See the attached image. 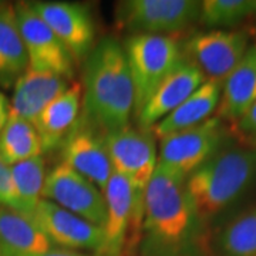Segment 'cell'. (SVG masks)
<instances>
[{"mask_svg": "<svg viewBox=\"0 0 256 256\" xmlns=\"http://www.w3.org/2000/svg\"><path fill=\"white\" fill-rule=\"evenodd\" d=\"M82 124L100 134L130 127L136 94L124 46L104 37L86 57Z\"/></svg>", "mask_w": 256, "mask_h": 256, "instance_id": "obj_1", "label": "cell"}, {"mask_svg": "<svg viewBox=\"0 0 256 256\" xmlns=\"http://www.w3.org/2000/svg\"><path fill=\"white\" fill-rule=\"evenodd\" d=\"M186 178L158 164L142 205V250L146 256H178L191 246L201 220L185 185Z\"/></svg>", "mask_w": 256, "mask_h": 256, "instance_id": "obj_2", "label": "cell"}, {"mask_svg": "<svg viewBox=\"0 0 256 256\" xmlns=\"http://www.w3.org/2000/svg\"><path fill=\"white\" fill-rule=\"evenodd\" d=\"M256 180V148L220 151L186 176V191L202 222L238 200Z\"/></svg>", "mask_w": 256, "mask_h": 256, "instance_id": "obj_3", "label": "cell"}, {"mask_svg": "<svg viewBox=\"0 0 256 256\" xmlns=\"http://www.w3.org/2000/svg\"><path fill=\"white\" fill-rule=\"evenodd\" d=\"M134 84L136 117L154 94L156 87L182 60L178 43L171 36H130L124 44Z\"/></svg>", "mask_w": 256, "mask_h": 256, "instance_id": "obj_4", "label": "cell"}, {"mask_svg": "<svg viewBox=\"0 0 256 256\" xmlns=\"http://www.w3.org/2000/svg\"><path fill=\"white\" fill-rule=\"evenodd\" d=\"M102 138L108 151L112 171L121 175L131 185L138 218L142 220L144 194L158 166L154 134L151 130L127 127L104 134Z\"/></svg>", "mask_w": 256, "mask_h": 256, "instance_id": "obj_5", "label": "cell"}, {"mask_svg": "<svg viewBox=\"0 0 256 256\" xmlns=\"http://www.w3.org/2000/svg\"><path fill=\"white\" fill-rule=\"evenodd\" d=\"M196 0H126L116 6V20L134 34L170 36L200 20Z\"/></svg>", "mask_w": 256, "mask_h": 256, "instance_id": "obj_6", "label": "cell"}, {"mask_svg": "<svg viewBox=\"0 0 256 256\" xmlns=\"http://www.w3.org/2000/svg\"><path fill=\"white\" fill-rule=\"evenodd\" d=\"M225 128L220 117H210L196 127L188 128L160 142L158 164L165 165L185 178L220 151Z\"/></svg>", "mask_w": 256, "mask_h": 256, "instance_id": "obj_7", "label": "cell"}, {"mask_svg": "<svg viewBox=\"0 0 256 256\" xmlns=\"http://www.w3.org/2000/svg\"><path fill=\"white\" fill-rule=\"evenodd\" d=\"M42 200L54 202L63 210L102 228L107 215L104 192L64 162L46 175Z\"/></svg>", "mask_w": 256, "mask_h": 256, "instance_id": "obj_8", "label": "cell"}, {"mask_svg": "<svg viewBox=\"0 0 256 256\" xmlns=\"http://www.w3.org/2000/svg\"><path fill=\"white\" fill-rule=\"evenodd\" d=\"M20 34L28 58V68L58 74L67 80L74 76V58L63 43L30 6L18 3L14 6Z\"/></svg>", "mask_w": 256, "mask_h": 256, "instance_id": "obj_9", "label": "cell"}, {"mask_svg": "<svg viewBox=\"0 0 256 256\" xmlns=\"http://www.w3.org/2000/svg\"><path fill=\"white\" fill-rule=\"evenodd\" d=\"M249 48L244 30H208L196 33L186 43V54L206 80L222 82L238 66Z\"/></svg>", "mask_w": 256, "mask_h": 256, "instance_id": "obj_10", "label": "cell"}, {"mask_svg": "<svg viewBox=\"0 0 256 256\" xmlns=\"http://www.w3.org/2000/svg\"><path fill=\"white\" fill-rule=\"evenodd\" d=\"M30 6L66 48L80 62L96 44V28L88 9L72 2H33Z\"/></svg>", "mask_w": 256, "mask_h": 256, "instance_id": "obj_11", "label": "cell"}, {"mask_svg": "<svg viewBox=\"0 0 256 256\" xmlns=\"http://www.w3.org/2000/svg\"><path fill=\"white\" fill-rule=\"evenodd\" d=\"M32 218L53 245L70 250H92L98 254L102 245V228L82 220L54 202L42 200Z\"/></svg>", "mask_w": 256, "mask_h": 256, "instance_id": "obj_12", "label": "cell"}, {"mask_svg": "<svg viewBox=\"0 0 256 256\" xmlns=\"http://www.w3.org/2000/svg\"><path fill=\"white\" fill-rule=\"evenodd\" d=\"M107 215L102 225V245L97 256H122L131 226H140L136 198L131 185L118 174H112L104 190Z\"/></svg>", "mask_w": 256, "mask_h": 256, "instance_id": "obj_13", "label": "cell"}, {"mask_svg": "<svg viewBox=\"0 0 256 256\" xmlns=\"http://www.w3.org/2000/svg\"><path fill=\"white\" fill-rule=\"evenodd\" d=\"M205 82L206 77L200 67L184 56L180 64L165 77L142 110L138 112L137 121L140 128L151 130L156 122L178 108Z\"/></svg>", "mask_w": 256, "mask_h": 256, "instance_id": "obj_14", "label": "cell"}, {"mask_svg": "<svg viewBox=\"0 0 256 256\" xmlns=\"http://www.w3.org/2000/svg\"><path fill=\"white\" fill-rule=\"evenodd\" d=\"M63 162L104 192L114 174L102 134L78 120L63 144Z\"/></svg>", "mask_w": 256, "mask_h": 256, "instance_id": "obj_15", "label": "cell"}, {"mask_svg": "<svg viewBox=\"0 0 256 256\" xmlns=\"http://www.w3.org/2000/svg\"><path fill=\"white\" fill-rule=\"evenodd\" d=\"M70 86V80L58 74L28 68L13 86L10 114L33 124L40 112Z\"/></svg>", "mask_w": 256, "mask_h": 256, "instance_id": "obj_16", "label": "cell"}, {"mask_svg": "<svg viewBox=\"0 0 256 256\" xmlns=\"http://www.w3.org/2000/svg\"><path fill=\"white\" fill-rule=\"evenodd\" d=\"M82 100V86L74 82L40 112L33 126L42 141L43 152L63 146L78 121Z\"/></svg>", "mask_w": 256, "mask_h": 256, "instance_id": "obj_17", "label": "cell"}, {"mask_svg": "<svg viewBox=\"0 0 256 256\" xmlns=\"http://www.w3.org/2000/svg\"><path fill=\"white\" fill-rule=\"evenodd\" d=\"M52 248L53 244L30 215L0 205L2 256H38Z\"/></svg>", "mask_w": 256, "mask_h": 256, "instance_id": "obj_18", "label": "cell"}, {"mask_svg": "<svg viewBox=\"0 0 256 256\" xmlns=\"http://www.w3.org/2000/svg\"><path fill=\"white\" fill-rule=\"evenodd\" d=\"M220 92L222 82L206 80L178 108H175L170 116L156 122L151 128V132L161 141L162 138L172 136L175 132L196 127L205 122L218 110Z\"/></svg>", "mask_w": 256, "mask_h": 256, "instance_id": "obj_19", "label": "cell"}, {"mask_svg": "<svg viewBox=\"0 0 256 256\" xmlns=\"http://www.w3.org/2000/svg\"><path fill=\"white\" fill-rule=\"evenodd\" d=\"M256 102V46L248 48L238 66L222 82L216 117L238 121Z\"/></svg>", "mask_w": 256, "mask_h": 256, "instance_id": "obj_20", "label": "cell"}, {"mask_svg": "<svg viewBox=\"0 0 256 256\" xmlns=\"http://www.w3.org/2000/svg\"><path fill=\"white\" fill-rule=\"evenodd\" d=\"M28 68L14 6H0V86L9 88Z\"/></svg>", "mask_w": 256, "mask_h": 256, "instance_id": "obj_21", "label": "cell"}, {"mask_svg": "<svg viewBox=\"0 0 256 256\" xmlns=\"http://www.w3.org/2000/svg\"><path fill=\"white\" fill-rule=\"evenodd\" d=\"M38 156H43V146L34 126L10 114L0 132V158L13 165Z\"/></svg>", "mask_w": 256, "mask_h": 256, "instance_id": "obj_22", "label": "cell"}, {"mask_svg": "<svg viewBox=\"0 0 256 256\" xmlns=\"http://www.w3.org/2000/svg\"><path fill=\"white\" fill-rule=\"evenodd\" d=\"M13 185L18 201V210L30 215L42 201V192L46 181V162L43 156L10 165Z\"/></svg>", "mask_w": 256, "mask_h": 256, "instance_id": "obj_23", "label": "cell"}, {"mask_svg": "<svg viewBox=\"0 0 256 256\" xmlns=\"http://www.w3.org/2000/svg\"><path fill=\"white\" fill-rule=\"evenodd\" d=\"M256 14V0H205L200 20L210 30H226Z\"/></svg>", "mask_w": 256, "mask_h": 256, "instance_id": "obj_24", "label": "cell"}, {"mask_svg": "<svg viewBox=\"0 0 256 256\" xmlns=\"http://www.w3.org/2000/svg\"><path fill=\"white\" fill-rule=\"evenodd\" d=\"M220 248L224 256H256V206L225 226Z\"/></svg>", "mask_w": 256, "mask_h": 256, "instance_id": "obj_25", "label": "cell"}, {"mask_svg": "<svg viewBox=\"0 0 256 256\" xmlns=\"http://www.w3.org/2000/svg\"><path fill=\"white\" fill-rule=\"evenodd\" d=\"M0 205L18 210V201L13 185L12 170L10 165L6 164L2 158H0Z\"/></svg>", "mask_w": 256, "mask_h": 256, "instance_id": "obj_26", "label": "cell"}, {"mask_svg": "<svg viewBox=\"0 0 256 256\" xmlns=\"http://www.w3.org/2000/svg\"><path fill=\"white\" fill-rule=\"evenodd\" d=\"M238 128L250 136L252 140L256 138V102L249 110L238 120Z\"/></svg>", "mask_w": 256, "mask_h": 256, "instance_id": "obj_27", "label": "cell"}, {"mask_svg": "<svg viewBox=\"0 0 256 256\" xmlns=\"http://www.w3.org/2000/svg\"><path fill=\"white\" fill-rule=\"evenodd\" d=\"M10 116V101L6 98V96L0 92V132L4 127L6 121Z\"/></svg>", "mask_w": 256, "mask_h": 256, "instance_id": "obj_28", "label": "cell"}, {"mask_svg": "<svg viewBox=\"0 0 256 256\" xmlns=\"http://www.w3.org/2000/svg\"><path fill=\"white\" fill-rule=\"evenodd\" d=\"M38 256H87L82 254V252H78V250H70V249H54V248H52L50 250H47L44 254H42V255Z\"/></svg>", "mask_w": 256, "mask_h": 256, "instance_id": "obj_29", "label": "cell"}, {"mask_svg": "<svg viewBox=\"0 0 256 256\" xmlns=\"http://www.w3.org/2000/svg\"><path fill=\"white\" fill-rule=\"evenodd\" d=\"M254 148H256V138L254 140Z\"/></svg>", "mask_w": 256, "mask_h": 256, "instance_id": "obj_30", "label": "cell"}, {"mask_svg": "<svg viewBox=\"0 0 256 256\" xmlns=\"http://www.w3.org/2000/svg\"><path fill=\"white\" fill-rule=\"evenodd\" d=\"M0 256H2V254H0Z\"/></svg>", "mask_w": 256, "mask_h": 256, "instance_id": "obj_31", "label": "cell"}]
</instances>
